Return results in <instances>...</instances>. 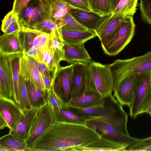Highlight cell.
<instances>
[{
  "label": "cell",
  "instance_id": "obj_1",
  "mask_svg": "<svg viewBox=\"0 0 151 151\" xmlns=\"http://www.w3.org/2000/svg\"><path fill=\"white\" fill-rule=\"evenodd\" d=\"M101 137L86 125L55 122L36 142L31 151H72Z\"/></svg>",
  "mask_w": 151,
  "mask_h": 151
},
{
  "label": "cell",
  "instance_id": "obj_2",
  "mask_svg": "<svg viewBox=\"0 0 151 151\" xmlns=\"http://www.w3.org/2000/svg\"><path fill=\"white\" fill-rule=\"evenodd\" d=\"M108 65L113 83L129 76L151 71V50L143 55L130 59L116 60Z\"/></svg>",
  "mask_w": 151,
  "mask_h": 151
},
{
  "label": "cell",
  "instance_id": "obj_3",
  "mask_svg": "<svg viewBox=\"0 0 151 151\" xmlns=\"http://www.w3.org/2000/svg\"><path fill=\"white\" fill-rule=\"evenodd\" d=\"M133 15L125 16L116 32L107 40L101 42L104 52L110 56L118 54L130 42L135 32Z\"/></svg>",
  "mask_w": 151,
  "mask_h": 151
},
{
  "label": "cell",
  "instance_id": "obj_4",
  "mask_svg": "<svg viewBox=\"0 0 151 151\" xmlns=\"http://www.w3.org/2000/svg\"><path fill=\"white\" fill-rule=\"evenodd\" d=\"M84 117L86 120L104 122L113 126L123 134L130 135L127 127L128 115L112 93L105 98L104 109L101 115Z\"/></svg>",
  "mask_w": 151,
  "mask_h": 151
},
{
  "label": "cell",
  "instance_id": "obj_5",
  "mask_svg": "<svg viewBox=\"0 0 151 151\" xmlns=\"http://www.w3.org/2000/svg\"><path fill=\"white\" fill-rule=\"evenodd\" d=\"M151 104V71L138 74L134 98L129 114L134 119L145 113Z\"/></svg>",
  "mask_w": 151,
  "mask_h": 151
},
{
  "label": "cell",
  "instance_id": "obj_6",
  "mask_svg": "<svg viewBox=\"0 0 151 151\" xmlns=\"http://www.w3.org/2000/svg\"><path fill=\"white\" fill-rule=\"evenodd\" d=\"M55 122L54 107L48 101L40 107L30 135L26 140L28 151Z\"/></svg>",
  "mask_w": 151,
  "mask_h": 151
},
{
  "label": "cell",
  "instance_id": "obj_7",
  "mask_svg": "<svg viewBox=\"0 0 151 151\" xmlns=\"http://www.w3.org/2000/svg\"><path fill=\"white\" fill-rule=\"evenodd\" d=\"M89 66L94 91L103 98L112 94L113 78L108 65L92 61Z\"/></svg>",
  "mask_w": 151,
  "mask_h": 151
},
{
  "label": "cell",
  "instance_id": "obj_8",
  "mask_svg": "<svg viewBox=\"0 0 151 151\" xmlns=\"http://www.w3.org/2000/svg\"><path fill=\"white\" fill-rule=\"evenodd\" d=\"M73 64L65 66L60 65L52 78L54 91L64 104L71 99Z\"/></svg>",
  "mask_w": 151,
  "mask_h": 151
},
{
  "label": "cell",
  "instance_id": "obj_9",
  "mask_svg": "<svg viewBox=\"0 0 151 151\" xmlns=\"http://www.w3.org/2000/svg\"><path fill=\"white\" fill-rule=\"evenodd\" d=\"M86 125L95 131L102 137L124 143L129 146L138 143L141 140L125 135L113 126L100 120H86Z\"/></svg>",
  "mask_w": 151,
  "mask_h": 151
},
{
  "label": "cell",
  "instance_id": "obj_10",
  "mask_svg": "<svg viewBox=\"0 0 151 151\" xmlns=\"http://www.w3.org/2000/svg\"><path fill=\"white\" fill-rule=\"evenodd\" d=\"M138 74L125 77L113 83V95L122 106L129 109L133 102Z\"/></svg>",
  "mask_w": 151,
  "mask_h": 151
},
{
  "label": "cell",
  "instance_id": "obj_11",
  "mask_svg": "<svg viewBox=\"0 0 151 151\" xmlns=\"http://www.w3.org/2000/svg\"><path fill=\"white\" fill-rule=\"evenodd\" d=\"M40 0H31L18 15L21 26L32 29L37 24L50 17L43 9Z\"/></svg>",
  "mask_w": 151,
  "mask_h": 151
},
{
  "label": "cell",
  "instance_id": "obj_12",
  "mask_svg": "<svg viewBox=\"0 0 151 151\" xmlns=\"http://www.w3.org/2000/svg\"><path fill=\"white\" fill-rule=\"evenodd\" d=\"M20 73L24 79L32 106L39 107L47 102L49 91L40 88L33 81L27 70L23 56L21 60Z\"/></svg>",
  "mask_w": 151,
  "mask_h": 151
},
{
  "label": "cell",
  "instance_id": "obj_13",
  "mask_svg": "<svg viewBox=\"0 0 151 151\" xmlns=\"http://www.w3.org/2000/svg\"><path fill=\"white\" fill-rule=\"evenodd\" d=\"M73 64L72 92L70 100L84 93L91 77L89 64L81 62H76Z\"/></svg>",
  "mask_w": 151,
  "mask_h": 151
},
{
  "label": "cell",
  "instance_id": "obj_14",
  "mask_svg": "<svg viewBox=\"0 0 151 151\" xmlns=\"http://www.w3.org/2000/svg\"><path fill=\"white\" fill-rule=\"evenodd\" d=\"M14 83L12 70L6 55L0 53V96L12 99Z\"/></svg>",
  "mask_w": 151,
  "mask_h": 151
},
{
  "label": "cell",
  "instance_id": "obj_15",
  "mask_svg": "<svg viewBox=\"0 0 151 151\" xmlns=\"http://www.w3.org/2000/svg\"><path fill=\"white\" fill-rule=\"evenodd\" d=\"M129 146L126 144L102 137L88 144L73 148L72 151H125Z\"/></svg>",
  "mask_w": 151,
  "mask_h": 151
},
{
  "label": "cell",
  "instance_id": "obj_16",
  "mask_svg": "<svg viewBox=\"0 0 151 151\" xmlns=\"http://www.w3.org/2000/svg\"><path fill=\"white\" fill-rule=\"evenodd\" d=\"M23 114L13 99L0 96V115L6 121L9 131L19 123Z\"/></svg>",
  "mask_w": 151,
  "mask_h": 151
},
{
  "label": "cell",
  "instance_id": "obj_17",
  "mask_svg": "<svg viewBox=\"0 0 151 151\" xmlns=\"http://www.w3.org/2000/svg\"><path fill=\"white\" fill-rule=\"evenodd\" d=\"M40 108L32 107L23 111L20 121L9 133L26 140L30 135Z\"/></svg>",
  "mask_w": 151,
  "mask_h": 151
},
{
  "label": "cell",
  "instance_id": "obj_18",
  "mask_svg": "<svg viewBox=\"0 0 151 151\" xmlns=\"http://www.w3.org/2000/svg\"><path fill=\"white\" fill-rule=\"evenodd\" d=\"M69 13L81 24L88 29L96 31L110 15L101 16L92 12L75 8L70 9Z\"/></svg>",
  "mask_w": 151,
  "mask_h": 151
},
{
  "label": "cell",
  "instance_id": "obj_19",
  "mask_svg": "<svg viewBox=\"0 0 151 151\" xmlns=\"http://www.w3.org/2000/svg\"><path fill=\"white\" fill-rule=\"evenodd\" d=\"M84 44L71 45L65 43L63 47V60L71 64L76 62L89 64L92 61L91 58L85 48Z\"/></svg>",
  "mask_w": 151,
  "mask_h": 151
},
{
  "label": "cell",
  "instance_id": "obj_20",
  "mask_svg": "<svg viewBox=\"0 0 151 151\" xmlns=\"http://www.w3.org/2000/svg\"><path fill=\"white\" fill-rule=\"evenodd\" d=\"M0 53L7 55L23 53L18 32L3 33L1 35Z\"/></svg>",
  "mask_w": 151,
  "mask_h": 151
},
{
  "label": "cell",
  "instance_id": "obj_21",
  "mask_svg": "<svg viewBox=\"0 0 151 151\" xmlns=\"http://www.w3.org/2000/svg\"><path fill=\"white\" fill-rule=\"evenodd\" d=\"M42 32L40 30L21 26L18 34L23 53L38 46Z\"/></svg>",
  "mask_w": 151,
  "mask_h": 151
},
{
  "label": "cell",
  "instance_id": "obj_22",
  "mask_svg": "<svg viewBox=\"0 0 151 151\" xmlns=\"http://www.w3.org/2000/svg\"><path fill=\"white\" fill-rule=\"evenodd\" d=\"M44 10L50 17L56 20L62 19L72 8L63 0H41Z\"/></svg>",
  "mask_w": 151,
  "mask_h": 151
},
{
  "label": "cell",
  "instance_id": "obj_23",
  "mask_svg": "<svg viewBox=\"0 0 151 151\" xmlns=\"http://www.w3.org/2000/svg\"><path fill=\"white\" fill-rule=\"evenodd\" d=\"M41 51L42 63L46 66L50 72L52 73V78L54 76L60 63L63 60L64 52L63 49H49L42 50Z\"/></svg>",
  "mask_w": 151,
  "mask_h": 151
},
{
  "label": "cell",
  "instance_id": "obj_24",
  "mask_svg": "<svg viewBox=\"0 0 151 151\" xmlns=\"http://www.w3.org/2000/svg\"><path fill=\"white\" fill-rule=\"evenodd\" d=\"M125 16H114L111 14L107 18L101 27L95 31L97 36L101 42L107 40L114 35Z\"/></svg>",
  "mask_w": 151,
  "mask_h": 151
},
{
  "label": "cell",
  "instance_id": "obj_25",
  "mask_svg": "<svg viewBox=\"0 0 151 151\" xmlns=\"http://www.w3.org/2000/svg\"><path fill=\"white\" fill-rule=\"evenodd\" d=\"M62 34L64 43L71 45H79L97 36L95 31L62 29Z\"/></svg>",
  "mask_w": 151,
  "mask_h": 151
},
{
  "label": "cell",
  "instance_id": "obj_26",
  "mask_svg": "<svg viewBox=\"0 0 151 151\" xmlns=\"http://www.w3.org/2000/svg\"><path fill=\"white\" fill-rule=\"evenodd\" d=\"M0 151H28V150L25 140L9 133L0 138Z\"/></svg>",
  "mask_w": 151,
  "mask_h": 151
},
{
  "label": "cell",
  "instance_id": "obj_27",
  "mask_svg": "<svg viewBox=\"0 0 151 151\" xmlns=\"http://www.w3.org/2000/svg\"><path fill=\"white\" fill-rule=\"evenodd\" d=\"M105 99L97 92L84 93L81 96L71 100L65 105L81 108L90 107L102 103Z\"/></svg>",
  "mask_w": 151,
  "mask_h": 151
},
{
  "label": "cell",
  "instance_id": "obj_28",
  "mask_svg": "<svg viewBox=\"0 0 151 151\" xmlns=\"http://www.w3.org/2000/svg\"><path fill=\"white\" fill-rule=\"evenodd\" d=\"M22 53L6 55L11 65L13 77L14 88L12 99L17 105L18 103V87L20 75V63Z\"/></svg>",
  "mask_w": 151,
  "mask_h": 151
},
{
  "label": "cell",
  "instance_id": "obj_29",
  "mask_svg": "<svg viewBox=\"0 0 151 151\" xmlns=\"http://www.w3.org/2000/svg\"><path fill=\"white\" fill-rule=\"evenodd\" d=\"M55 122H66L86 125V119L72 112L65 104L62 108L54 107Z\"/></svg>",
  "mask_w": 151,
  "mask_h": 151
},
{
  "label": "cell",
  "instance_id": "obj_30",
  "mask_svg": "<svg viewBox=\"0 0 151 151\" xmlns=\"http://www.w3.org/2000/svg\"><path fill=\"white\" fill-rule=\"evenodd\" d=\"M105 99L102 103L92 106L81 108L65 104L74 113L81 116L87 117L101 115L104 107Z\"/></svg>",
  "mask_w": 151,
  "mask_h": 151
},
{
  "label": "cell",
  "instance_id": "obj_31",
  "mask_svg": "<svg viewBox=\"0 0 151 151\" xmlns=\"http://www.w3.org/2000/svg\"><path fill=\"white\" fill-rule=\"evenodd\" d=\"M23 55L24 58L27 70L32 79L39 88L45 90L42 75L32 59L24 53Z\"/></svg>",
  "mask_w": 151,
  "mask_h": 151
},
{
  "label": "cell",
  "instance_id": "obj_32",
  "mask_svg": "<svg viewBox=\"0 0 151 151\" xmlns=\"http://www.w3.org/2000/svg\"><path fill=\"white\" fill-rule=\"evenodd\" d=\"M91 12L101 16H106L112 14L110 0H89Z\"/></svg>",
  "mask_w": 151,
  "mask_h": 151
},
{
  "label": "cell",
  "instance_id": "obj_33",
  "mask_svg": "<svg viewBox=\"0 0 151 151\" xmlns=\"http://www.w3.org/2000/svg\"><path fill=\"white\" fill-rule=\"evenodd\" d=\"M18 101L17 105L23 111L32 108L29 101L24 79L20 73L18 87Z\"/></svg>",
  "mask_w": 151,
  "mask_h": 151
},
{
  "label": "cell",
  "instance_id": "obj_34",
  "mask_svg": "<svg viewBox=\"0 0 151 151\" xmlns=\"http://www.w3.org/2000/svg\"><path fill=\"white\" fill-rule=\"evenodd\" d=\"M138 0H121L112 15H134L137 9Z\"/></svg>",
  "mask_w": 151,
  "mask_h": 151
},
{
  "label": "cell",
  "instance_id": "obj_35",
  "mask_svg": "<svg viewBox=\"0 0 151 151\" xmlns=\"http://www.w3.org/2000/svg\"><path fill=\"white\" fill-rule=\"evenodd\" d=\"M62 28L55 30L50 34L49 43V49H63L65 43L62 36Z\"/></svg>",
  "mask_w": 151,
  "mask_h": 151
},
{
  "label": "cell",
  "instance_id": "obj_36",
  "mask_svg": "<svg viewBox=\"0 0 151 151\" xmlns=\"http://www.w3.org/2000/svg\"><path fill=\"white\" fill-rule=\"evenodd\" d=\"M65 25L62 29L80 31H85L87 29L81 24L68 12L62 19Z\"/></svg>",
  "mask_w": 151,
  "mask_h": 151
},
{
  "label": "cell",
  "instance_id": "obj_37",
  "mask_svg": "<svg viewBox=\"0 0 151 151\" xmlns=\"http://www.w3.org/2000/svg\"><path fill=\"white\" fill-rule=\"evenodd\" d=\"M139 6L142 20L151 25V0H140Z\"/></svg>",
  "mask_w": 151,
  "mask_h": 151
},
{
  "label": "cell",
  "instance_id": "obj_38",
  "mask_svg": "<svg viewBox=\"0 0 151 151\" xmlns=\"http://www.w3.org/2000/svg\"><path fill=\"white\" fill-rule=\"evenodd\" d=\"M18 21H19L18 15L12 10L5 15L2 21V31L3 33L5 32L10 26Z\"/></svg>",
  "mask_w": 151,
  "mask_h": 151
},
{
  "label": "cell",
  "instance_id": "obj_39",
  "mask_svg": "<svg viewBox=\"0 0 151 151\" xmlns=\"http://www.w3.org/2000/svg\"><path fill=\"white\" fill-rule=\"evenodd\" d=\"M151 147V136L141 139L138 143L128 147V151H146Z\"/></svg>",
  "mask_w": 151,
  "mask_h": 151
},
{
  "label": "cell",
  "instance_id": "obj_40",
  "mask_svg": "<svg viewBox=\"0 0 151 151\" xmlns=\"http://www.w3.org/2000/svg\"><path fill=\"white\" fill-rule=\"evenodd\" d=\"M48 101L55 108H62L65 105L54 91L52 85L49 92Z\"/></svg>",
  "mask_w": 151,
  "mask_h": 151
},
{
  "label": "cell",
  "instance_id": "obj_41",
  "mask_svg": "<svg viewBox=\"0 0 151 151\" xmlns=\"http://www.w3.org/2000/svg\"><path fill=\"white\" fill-rule=\"evenodd\" d=\"M72 8L78 9L86 12H91L90 9L79 0H63Z\"/></svg>",
  "mask_w": 151,
  "mask_h": 151
},
{
  "label": "cell",
  "instance_id": "obj_42",
  "mask_svg": "<svg viewBox=\"0 0 151 151\" xmlns=\"http://www.w3.org/2000/svg\"><path fill=\"white\" fill-rule=\"evenodd\" d=\"M31 0H14L12 10L18 15Z\"/></svg>",
  "mask_w": 151,
  "mask_h": 151
},
{
  "label": "cell",
  "instance_id": "obj_43",
  "mask_svg": "<svg viewBox=\"0 0 151 151\" xmlns=\"http://www.w3.org/2000/svg\"><path fill=\"white\" fill-rule=\"evenodd\" d=\"M50 36L49 34L44 32L42 33L39 47L40 50L49 48Z\"/></svg>",
  "mask_w": 151,
  "mask_h": 151
},
{
  "label": "cell",
  "instance_id": "obj_44",
  "mask_svg": "<svg viewBox=\"0 0 151 151\" xmlns=\"http://www.w3.org/2000/svg\"><path fill=\"white\" fill-rule=\"evenodd\" d=\"M31 59L41 75H45L47 76L52 77L50 74V72L44 63L42 62H39L32 58Z\"/></svg>",
  "mask_w": 151,
  "mask_h": 151
},
{
  "label": "cell",
  "instance_id": "obj_45",
  "mask_svg": "<svg viewBox=\"0 0 151 151\" xmlns=\"http://www.w3.org/2000/svg\"><path fill=\"white\" fill-rule=\"evenodd\" d=\"M56 20H53L50 17H49L45 20L35 25L32 29L41 31L43 29L54 23Z\"/></svg>",
  "mask_w": 151,
  "mask_h": 151
},
{
  "label": "cell",
  "instance_id": "obj_46",
  "mask_svg": "<svg viewBox=\"0 0 151 151\" xmlns=\"http://www.w3.org/2000/svg\"><path fill=\"white\" fill-rule=\"evenodd\" d=\"M45 90L49 91L52 85V80L51 77L42 75Z\"/></svg>",
  "mask_w": 151,
  "mask_h": 151
},
{
  "label": "cell",
  "instance_id": "obj_47",
  "mask_svg": "<svg viewBox=\"0 0 151 151\" xmlns=\"http://www.w3.org/2000/svg\"><path fill=\"white\" fill-rule=\"evenodd\" d=\"M21 29V26L19 21L10 26L7 29L6 32L3 33H10L19 32Z\"/></svg>",
  "mask_w": 151,
  "mask_h": 151
},
{
  "label": "cell",
  "instance_id": "obj_48",
  "mask_svg": "<svg viewBox=\"0 0 151 151\" xmlns=\"http://www.w3.org/2000/svg\"><path fill=\"white\" fill-rule=\"evenodd\" d=\"M6 127H8V124L4 119L0 115V129H2Z\"/></svg>",
  "mask_w": 151,
  "mask_h": 151
},
{
  "label": "cell",
  "instance_id": "obj_49",
  "mask_svg": "<svg viewBox=\"0 0 151 151\" xmlns=\"http://www.w3.org/2000/svg\"><path fill=\"white\" fill-rule=\"evenodd\" d=\"M121 0H110L112 13Z\"/></svg>",
  "mask_w": 151,
  "mask_h": 151
},
{
  "label": "cell",
  "instance_id": "obj_50",
  "mask_svg": "<svg viewBox=\"0 0 151 151\" xmlns=\"http://www.w3.org/2000/svg\"><path fill=\"white\" fill-rule=\"evenodd\" d=\"M90 9L89 0H79Z\"/></svg>",
  "mask_w": 151,
  "mask_h": 151
},
{
  "label": "cell",
  "instance_id": "obj_51",
  "mask_svg": "<svg viewBox=\"0 0 151 151\" xmlns=\"http://www.w3.org/2000/svg\"><path fill=\"white\" fill-rule=\"evenodd\" d=\"M145 113H147L151 116V104L146 110Z\"/></svg>",
  "mask_w": 151,
  "mask_h": 151
},
{
  "label": "cell",
  "instance_id": "obj_52",
  "mask_svg": "<svg viewBox=\"0 0 151 151\" xmlns=\"http://www.w3.org/2000/svg\"><path fill=\"white\" fill-rule=\"evenodd\" d=\"M146 151H151V147L148 149Z\"/></svg>",
  "mask_w": 151,
  "mask_h": 151
}]
</instances>
